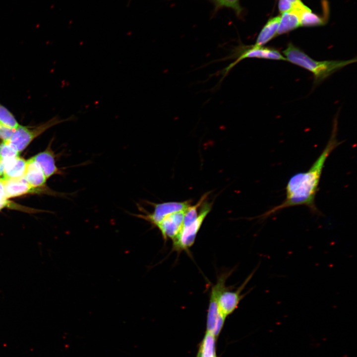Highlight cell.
<instances>
[{
  "label": "cell",
  "mask_w": 357,
  "mask_h": 357,
  "mask_svg": "<svg viewBox=\"0 0 357 357\" xmlns=\"http://www.w3.org/2000/svg\"><path fill=\"white\" fill-rule=\"evenodd\" d=\"M337 120L335 119L330 137L310 168L293 175L287 182L284 200L259 216V218L265 219L283 209L298 206H305L312 212H318L315 199L323 170L328 157L341 144L337 137Z\"/></svg>",
  "instance_id": "1"
},
{
  "label": "cell",
  "mask_w": 357,
  "mask_h": 357,
  "mask_svg": "<svg viewBox=\"0 0 357 357\" xmlns=\"http://www.w3.org/2000/svg\"><path fill=\"white\" fill-rule=\"evenodd\" d=\"M283 54L286 60L311 72L315 85L319 84L345 66L357 61L356 58L349 60H316L291 43L288 44Z\"/></svg>",
  "instance_id": "2"
},
{
  "label": "cell",
  "mask_w": 357,
  "mask_h": 357,
  "mask_svg": "<svg viewBox=\"0 0 357 357\" xmlns=\"http://www.w3.org/2000/svg\"><path fill=\"white\" fill-rule=\"evenodd\" d=\"M77 119L76 116L71 115L66 119H60L55 116L47 121L34 126L19 125L7 141L19 153L22 151L36 137L49 128L63 122Z\"/></svg>",
  "instance_id": "3"
},
{
  "label": "cell",
  "mask_w": 357,
  "mask_h": 357,
  "mask_svg": "<svg viewBox=\"0 0 357 357\" xmlns=\"http://www.w3.org/2000/svg\"><path fill=\"white\" fill-rule=\"evenodd\" d=\"M204 201L196 220L189 225L183 227L179 235L173 240L174 250H186L193 244L199 230L211 209L212 204Z\"/></svg>",
  "instance_id": "4"
},
{
  "label": "cell",
  "mask_w": 357,
  "mask_h": 357,
  "mask_svg": "<svg viewBox=\"0 0 357 357\" xmlns=\"http://www.w3.org/2000/svg\"><path fill=\"white\" fill-rule=\"evenodd\" d=\"M147 203L154 207L153 211L152 213L147 212L141 206L137 205L138 208L141 213L132 214V215L149 222L154 227L167 216L176 212L184 210L190 206V200L161 203H154L151 202Z\"/></svg>",
  "instance_id": "5"
},
{
  "label": "cell",
  "mask_w": 357,
  "mask_h": 357,
  "mask_svg": "<svg viewBox=\"0 0 357 357\" xmlns=\"http://www.w3.org/2000/svg\"><path fill=\"white\" fill-rule=\"evenodd\" d=\"M236 60L227 66L224 70L227 74L236 64L245 58H258L266 60H286V59L278 50L271 47L258 46L255 45L242 47L235 52Z\"/></svg>",
  "instance_id": "6"
},
{
  "label": "cell",
  "mask_w": 357,
  "mask_h": 357,
  "mask_svg": "<svg viewBox=\"0 0 357 357\" xmlns=\"http://www.w3.org/2000/svg\"><path fill=\"white\" fill-rule=\"evenodd\" d=\"M228 276L227 273L221 275L211 290L207 315L206 331L211 333L220 313L218 307L219 296L223 291L227 289L225 282Z\"/></svg>",
  "instance_id": "7"
},
{
  "label": "cell",
  "mask_w": 357,
  "mask_h": 357,
  "mask_svg": "<svg viewBox=\"0 0 357 357\" xmlns=\"http://www.w3.org/2000/svg\"><path fill=\"white\" fill-rule=\"evenodd\" d=\"M256 269L257 268L249 275L238 290L231 291L226 289L220 294L218 300L219 310L226 317L237 308L240 301L245 295V294L241 295V292L250 281Z\"/></svg>",
  "instance_id": "8"
},
{
  "label": "cell",
  "mask_w": 357,
  "mask_h": 357,
  "mask_svg": "<svg viewBox=\"0 0 357 357\" xmlns=\"http://www.w3.org/2000/svg\"><path fill=\"white\" fill-rule=\"evenodd\" d=\"M185 210L172 213L156 225L164 240L170 238L173 240L179 235L182 228Z\"/></svg>",
  "instance_id": "9"
},
{
  "label": "cell",
  "mask_w": 357,
  "mask_h": 357,
  "mask_svg": "<svg viewBox=\"0 0 357 357\" xmlns=\"http://www.w3.org/2000/svg\"><path fill=\"white\" fill-rule=\"evenodd\" d=\"M24 178L29 184L35 189L44 185L47 179L41 167L33 158L26 161Z\"/></svg>",
  "instance_id": "10"
},
{
  "label": "cell",
  "mask_w": 357,
  "mask_h": 357,
  "mask_svg": "<svg viewBox=\"0 0 357 357\" xmlns=\"http://www.w3.org/2000/svg\"><path fill=\"white\" fill-rule=\"evenodd\" d=\"M3 179L4 190L7 199L21 196L34 191L24 178L18 179Z\"/></svg>",
  "instance_id": "11"
},
{
  "label": "cell",
  "mask_w": 357,
  "mask_h": 357,
  "mask_svg": "<svg viewBox=\"0 0 357 357\" xmlns=\"http://www.w3.org/2000/svg\"><path fill=\"white\" fill-rule=\"evenodd\" d=\"M304 11L305 10L294 9L282 13L280 16L277 35L286 33L301 26V16Z\"/></svg>",
  "instance_id": "12"
},
{
  "label": "cell",
  "mask_w": 357,
  "mask_h": 357,
  "mask_svg": "<svg viewBox=\"0 0 357 357\" xmlns=\"http://www.w3.org/2000/svg\"><path fill=\"white\" fill-rule=\"evenodd\" d=\"M33 158L39 164L47 179L60 173L56 165L55 156L51 150L40 153Z\"/></svg>",
  "instance_id": "13"
},
{
  "label": "cell",
  "mask_w": 357,
  "mask_h": 357,
  "mask_svg": "<svg viewBox=\"0 0 357 357\" xmlns=\"http://www.w3.org/2000/svg\"><path fill=\"white\" fill-rule=\"evenodd\" d=\"M26 168V161L19 156L7 160L5 162L2 178L6 179L23 178Z\"/></svg>",
  "instance_id": "14"
},
{
  "label": "cell",
  "mask_w": 357,
  "mask_h": 357,
  "mask_svg": "<svg viewBox=\"0 0 357 357\" xmlns=\"http://www.w3.org/2000/svg\"><path fill=\"white\" fill-rule=\"evenodd\" d=\"M280 21V16L269 19L259 33L255 45L263 46L277 35Z\"/></svg>",
  "instance_id": "15"
},
{
  "label": "cell",
  "mask_w": 357,
  "mask_h": 357,
  "mask_svg": "<svg viewBox=\"0 0 357 357\" xmlns=\"http://www.w3.org/2000/svg\"><path fill=\"white\" fill-rule=\"evenodd\" d=\"M217 338L206 331L199 345L196 357H217L216 354Z\"/></svg>",
  "instance_id": "16"
},
{
  "label": "cell",
  "mask_w": 357,
  "mask_h": 357,
  "mask_svg": "<svg viewBox=\"0 0 357 357\" xmlns=\"http://www.w3.org/2000/svg\"><path fill=\"white\" fill-rule=\"evenodd\" d=\"M207 195V194L203 195L195 205H190L186 209L184 215L182 227L189 225L196 220L199 214L198 213V207L201 205Z\"/></svg>",
  "instance_id": "17"
},
{
  "label": "cell",
  "mask_w": 357,
  "mask_h": 357,
  "mask_svg": "<svg viewBox=\"0 0 357 357\" xmlns=\"http://www.w3.org/2000/svg\"><path fill=\"white\" fill-rule=\"evenodd\" d=\"M324 23V20L312 13L310 9L303 11L301 14L300 26H315L322 25Z\"/></svg>",
  "instance_id": "18"
},
{
  "label": "cell",
  "mask_w": 357,
  "mask_h": 357,
  "mask_svg": "<svg viewBox=\"0 0 357 357\" xmlns=\"http://www.w3.org/2000/svg\"><path fill=\"white\" fill-rule=\"evenodd\" d=\"M278 7L282 13L294 9L305 10L309 9L300 0H279Z\"/></svg>",
  "instance_id": "19"
},
{
  "label": "cell",
  "mask_w": 357,
  "mask_h": 357,
  "mask_svg": "<svg viewBox=\"0 0 357 357\" xmlns=\"http://www.w3.org/2000/svg\"><path fill=\"white\" fill-rule=\"evenodd\" d=\"M0 122L14 129L20 125L14 115L1 103H0Z\"/></svg>",
  "instance_id": "20"
},
{
  "label": "cell",
  "mask_w": 357,
  "mask_h": 357,
  "mask_svg": "<svg viewBox=\"0 0 357 357\" xmlns=\"http://www.w3.org/2000/svg\"><path fill=\"white\" fill-rule=\"evenodd\" d=\"M19 152L12 147L7 140L0 143V159L7 160L19 156Z\"/></svg>",
  "instance_id": "21"
},
{
  "label": "cell",
  "mask_w": 357,
  "mask_h": 357,
  "mask_svg": "<svg viewBox=\"0 0 357 357\" xmlns=\"http://www.w3.org/2000/svg\"><path fill=\"white\" fill-rule=\"evenodd\" d=\"M218 5L233 8L238 14L240 13L241 8L239 5V0H214Z\"/></svg>",
  "instance_id": "22"
},
{
  "label": "cell",
  "mask_w": 357,
  "mask_h": 357,
  "mask_svg": "<svg viewBox=\"0 0 357 357\" xmlns=\"http://www.w3.org/2000/svg\"><path fill=\"white\" fill-rule=\"evenodd\" d=\"M15 130L0 122V138L3 140L10 139Z\"/></svg>",
  "instance_id": "23"
},
{
  "label": "cell",
  "mask_w": 357,
  "mask_h": 357,
  "mask_svg": "<svg viewBox=\"0 0 357 357\" xmlns=\"http://www.w3.org/2000/svg\"><path fill=\"white\" fill-rule=\"evenodd\" d=\"M7 204L8 201L5 193L3 179L2 178H0V210Z\"/></svg>",
  "instance_id": "24"
},
{
  "label": "cell",
  "mask_w": 357,
  "mask_h": 357,
  "mask_svg": "<svg viewBox=\"0 0 357 357\" xmlns=\"http://www.w3.org/2000/svg\"></svg>",
  "instance_id": "25"
}]
</instances>
